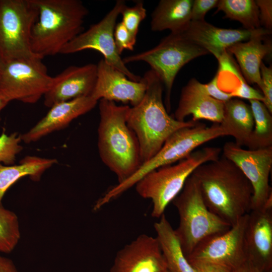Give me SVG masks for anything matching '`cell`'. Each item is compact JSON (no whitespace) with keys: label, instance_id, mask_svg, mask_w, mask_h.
I'll list each match as a JSON object with an SVG mask.
<instances>
[{"label":"cell","instance_id":"cell-33","mask_svg":"<svg viewBox=\"0 0 272 272\" xmlns=\"http://www.w3.org/2000/svg\"><path fill=\"white\" fill-rule=\"evenodd\" d=\"M218 0H194L191 11V21H205L206 14L217 7Z\"/></svg>","mask_w":272,"mask_h":272},{"label":"cell","instance_id":"cell-24","mask_svg":"<svg viewBox=\"0 0 272 272\" xmlns=\"http://www.w3.org/2000/svg\"><path fill=\"white\" fill-rule=\"evenodd\" d=\"M154 226L167 270L169 272H195L181 248L175 230L164 214Z\"/></svg>","mask_w":272,"mask_h":272},{"label":"cell","instance_id":"cell-20","mask_svg":"<svg viewBox=\"0 0 272 272\" xmlns=\"http://www.w3.org/2000/svg\"><path fill=\"white\" fill-rule=\"evenodd\" d=\"M224 104L208 95L203 89L202 84L192 78L181 90L174 117L184 121L191 115L194 121L203 119L220 124L223 118Z\"/></svg>","mask_w":272,"mask_h":272},{"label":"cell","instance_id":"cell-6","mask_svg":"<svg viewBox=\"0 0 272 272\" xmlns=\"http://www.w3.org/2000/svg\"><path fill=\"white\" fill-rule=\"evenodd\" d=\"M172 201L179 218L178 227L174 230L186 257L203 240L231 227L209 209L192 174Z\"/></svg>","mask_w":272,"mask_h":272},{"label":"cell","instance_id":"cell-39","mask_svg":"<svg viewBox=\"0 0 272 272\" xmlns=\"http://www.w3.org/2000/svg\"><path fill=\"white\" fill-rule=\"evenodd\" d=\"M232 272H262L254 266L249 261L247 260L244 263L233 270ZM272 272V271H268Z\"/></svg>","mask_w":272,"mask_h":272},{"label":"cell","instance_id":"cell-23","mask_svg":"<svg viewBox=\"0 0 272 272\" xmlns=\"http://www.w3.org/2000/svg\"><path fill=\"white\" fill-rule=\"evenodd\" d=\"M219 124L226 136L234 138L236 145L246 146L254 127L250 105L236 98L225 102L223 118Z\"/></svg>","mask_w":272,"mask_h":272},{"label":"cell","instance_id":"cell-37","mask_svg":"<svg viewBox=\"0 0 272 272\" xmlns=\"http://www.w3.org/2000/svg\"><path fill=\"white\" fill-rule=\"evenodd\" d=\"M188 261L195 272H232L233 271V269L227 266L215 263L197 260Z\"/></svg>","mask_w":272,"mask_h":272},{"label":"cell","instance_id":"cell-32","mask_svg":"<svg viewBox=\"0 0 272 272\" xmlns=\"http://www.w3.org/2000/svg\"><path fill=\"white\" fill-rule=\"evenodd\" d=\"M114 39L117 50L120 55L124 49L130 51L133 50L134 45L132 43L130 35L122 22L115 25Z\"/></svg>","mask_w":272,"mask_h":272},{"label":"cell","instance_id":"cell-7","mask_svg":"<svg viewBox=\"0 0 272 272\" xmlns=\"http://www.w3.org/2000/svg\"><path fill=\"white\" fill-rule=\"evenodd\" d=\"M226 136L219 124L211 126L198 122L195 125L180 128L173 133L160 150L149 160L143 163L128 179L118 183L97 200L102 207L129 189L150 172L163 166L173 164L190 155L205 143Z\"/></svg>","mask_w":272,"mask_h":272},{"label":"cell","instance_id":"cell-27","mask_svg":"<svg viewBox=\"0 0 272 272\" xmlns=\"http://www.w3.org/2000/svg\"><path fill=\"white\" fill-rule=\"evenodd\" d=\"M217 11L225 14L224 18L240 22L245 29L255 30L261 28L259 10L254 0H220Z\"/></svg>","mask_w":272,"mask_h":272},{"label":"cell","instance_id":"cell-34","mask_svg":"<svg viewBox=\"0 0 272 272\" xmlns=\"http://www.w3.org/2000/svg\"><path fill=\"white\" fill-rule=\"evenodd\" d=\"M259 10L260 26L266 30L271 31L272 28V1L256 0Z\"/></svg>","mask_w":272,"mask_h":272},{"label":"cell","instance_id":"cell-25","mask_svg":"<svg viewBox=\"0 0 272 272\" xmlns=\"http://www.w3.org/2000/svg\"><path fill=\"white\" fill-rule=\"evenodd\" d=\"M57 163L55 159L27 156L18 165L0 163V203L8 189L19 179L29 176L32 180L38 181L44 172Z\"/></svg>","mask_w":272,"mask_h":272},{"label":"cell","instance_id":"cell-4","mask_svg":"<svg viewBox=\"0 0 272 272\" xmlns=\"http://www.w3.org/2000/svg\"><path fill=\"white\" fill-rule=\"evenodd\" d=\"M38 12L30 36L32 51L43 58L60 53L83 32L88 10L80 0H34Z\"/></svg>","mask_w":272,"mask_h":272},{"label":"cell","instance_id":"cell-11","mask_svg":"<svg viewBox=\"0 0 272 272\" xmlns=\"http://www.w3.org/2000/svg\"><path fill=\"white\" fill-rule=\"evenodd\" d=\"M125 5L124 1H117L99 22L76 36L63 47L60 53L69 54L86 49L95 50L103 56L105 61L123 73L129 79L134 82L141 81L142 78L126 67L115 44L114 31L116 20Z\"/></svg>","mask_w":272,"mask_h":272},{"label":"cell","instance_id":"cell-41","mask_svg":"<svg viewBox=\"0 0 272 272\" xmlns=\"http://www.w3.org/2000/svg\"><path fill=\"white\" fill-rule=\"evenodd\" d=\"M1 63H2V60L0 59V70H1Z\"/></svg>","mask_w":272,"mask_h":272},{"label":"cell","instance_id":"cell-14","mask_svg":"<svg viewBox=\"0 0 272 272\" xmlns=\"http://www.w3.org/2000/svg\"><path fill=\"white\" fill-rule=\"evenodd\" d=\"M167 269L157 238L143 234L117 252L109 272H164Z\"/></svg>","mask_w":272,"mask_h":272},{"label":"cell","instance_id":"cell-30","mask_svg":"<svg viewBox=\"0 0 272 272\" xmlns=\"http://www.w3.org/2000/svg\"><path fill=\"white\" fill-rule=\"evenodd\" d=\"M21 134L13 132L10 134L4 132L0 135V163L6 165H14L17 155L23 147Z\"/></svg>","mask_w":272,"mask_h":272},{"label":"cell","instance_id":"cell-26","mask_svg":"<svg viewBox=\"0 0 272 272\" xmlns=\"http://www.w3.org/2000/svg\"><path fill=\"white\" fill-rule=\"evenodd\" d=\"M249 101L254 119V127L246 146L249 150L272 146L271 113L261 101Z\"/></svg>","mask_w":272,"mask_h":272},{"label":"cell","instance_id":"cell-21","mask_svg":"<svg viewBox=\"0 0 272 272\" xmlns=\"http://www.w3.org/2000/svg\"><path fill=\"white\" fill-rule=\"evenodd\" d=\"M266 36H254L246 42H237L227 49L229 54L235 56L247 82L257 84L259 88L262 60L272 51L271 42L265 40Z\"/></svg>","mask_w":272,"mask_h":272},{"label":"cell","instance_id":"cell-18","mask_svg":"<svg viewBox=\"0 0 272 272\" xmlns=\"http://www.w3.org/2000/svg\"><path fill=\"white\" fill-rule=\"evenodd\" d=\"M97 76V65H71L53 77L50 89L44 95V104L50 108L59 103L91 96Z\"/></svg>","mask_w":272,"mask_h":272},{"label":"cell","instance_id":"cell-8","mask_svg":"<svg viewBox=\"0 0 272 272\" xmlns=\"http://www.w3.org/2000/svg\"><path fill=\"white\" fill-rule=\"evenodd\" d=\"M202 48L188 40L182 32L170 33L154 47L122 58L125 64L144 61L160 79L165 89V106L171 109V94L175 78L180 70L191 60L208 54Z\"/></svg>","mask_w":272,"mask_h":272},{"label":"cell","instance_id":"cell-19","mask_svg":"<svg viewBox=\"0 0 272 272\" xmlns=\"http://www.w3.org/2000/svg\"><path fill=\"white\" fill-rule=\"evenodd\" d=\"M98 101L91 96L76 98L54 105L47 113L28 131L21 135L29 144L66 127L74 119L93 109Z\"/></svg>","mask_w":272,"mask_h":272},{"label":"cell","instance_id":"cell-22","mask_svg":"<svg viewBox=\"0 0 272 272\" xmlns=\"http://www.w3.org/2000/svg\"><path fill=\"white\" fill-rule=\"evenodd\" d=\"M192 3L193 0H161L151 14V30L182 32L191 22Z\"/></svg>","mask_w":272,"mask_h":272},{"label":"cell","instance_id":"cell-28","mask_svg":"<svg viewBox=\"0 0 272 272\" xmlns=\"http://www.w3.org/2000/svg\"><path fill=\"white\" fill-rule=\"evenodd\" d=\"M21 238L19 222L16 214L0 203V252L11 253Z\"/></svg>","mask_w":272,"mask_h":272},{"label":"cell","instance_id":"cell-40","mask_svg":"<svg viewBox=\"0 0 272 272\" xmlns=\"http://www.w3.org/2000/svg\"><path fill=\"white\" fill-rule=\"evenodd\" d=\"M10 102L0 95V113ZM1 120L0 116V121Z\"/></svg>","mask_w":272,"mask_h":272},{"label":"cell","instance_id":"cell-3","mask_svg":"<svg viewBox=\"0 0 272 272\" xmlns=\"http://www.w3.org/2000/svg\"><path fill=\"white\" fill-rule=\"evenodd\" d=\"M99 101V156L120 183L131 177L142 165L137 138L126 122L129 106L118 105L104 99Z\"/></svg>","mask_w":272,"mask_h":272},{"label":"cell","instance_id":"cell-17","mask_svg":"<svg viewBox=\"0 0 272 272\" xmlns=\"http://www.w3.org/2000/svg\"><path fill=\"white\" fill-rule=\"evenodd\" d=\"M97 76L91 96L98 101L104 99L130 104L132 107L143 99L147 88L142 77L140 82L129 79L123 73L108 64L102 58L97 64Z\"/></svg>","mask_w":272,"mask_h":272},{"label":"cell","instance_id":"cell-29","mask_svg":"<svg viewBox=\"0 0 272 272\" xmlns=\"http://www.w3.org/2000/svg\"><path fill=\"white\" fill-rule=\"evenodd\" d=\"M120 14L122 15L121 22L127 30L132 43L135 45L139 26L147 15L144 3L142 1H138L132 7L125 5Z\"/></svg>","mask_w":272,"mask_h":272},{"label":"cell","instance_id":"cell-2","mask_svg":"<svg viewBox=\"0 0 272 272\" xmlns=\"http://www.w3.org/2000/svg\"><path fill=\"white\" fill-rule=\"evenodd\" d=\"M143 78L147 85L145 95L139 104L129 107L126 116L127 124L139 142L142 164L152 158L175 131L199 122L180 121L169 115L163 100V85L157 74L150 69Z\"/></svg>","mask_w":272,"mask_h":272},{"label":"cell","instance_id":"cell-16","mask_svg":"<svg viewBox=\"0 0 272 272\" xmlns=\"http://www.w3.org/2000/svg\"><path fill=\"white\" fill-rule=\"evenodd\" d=\"M244 241L247 260L262 272L272 271V208L248 213Z\"/></svg>","mask_w":272,"mask_h":272},{"label":"cell","instance_id":"cell-15","mask_svg":"<svg viewBox=\"0 0 272 272\" xmlns=\"http://www.w3.org/2000/svg\"><path fill=\"white\" fill-rule=\"evenodd\" d=\"M181 32L188 40L213 54L219 60L232 45L255 35H269L271 31L262 27L255 30L221 28L205 20L191 21Z\"/></svg>","mask_w":272,"mask_h":272},{"label":"cell","instance_id":"cell-12","mask_svg":"<svg viewBox=\"0 0 272 272\" xmlns=\"http://www.w3.org/2000/svg\"><path fill=\"white\" fill-rule=\"evenodd\" d=\"M222 150V155L234 163L250 182L253 190L252 210L263 208L272 199L269 182L272 146L249 150L228 142L225 143Z\"/></svg>","mask_w":272,"mask_h":272},{"label":"cell","instance_id":"cell-9","mask_svg":"<svg viewBox=\"0 0 272 272\" xmlns=\"http://www.w3.org/2000/svg\"><path fill=\"white\" fill-rule=\"evenodd\" d=\"M38 16L34 0H0L2 61L41 58L30 46L31 32Z\"/></svg>","mask_w":272,"mask_h":272},{"label":"cell","instance_id":"cell-13","mask_svg":"<svg viewBox=\"0 0 272 272\" xmlns=\"http://www.w3.org/2000/svg\"><path fill=\"white\" fill-rule=\"evenodd\" d=\"M248 216H242L227 231L203 240L187 259L215 263L233 270L242 265L247 260L244 237Z\"/></svg>","mask_w":272,"mask_h":272},{"label":"cell","instance_id":"cell-31","mask_svg":"<svg viewBox=\"0 0 272 272\" xmlns=\"http://www.w3.org/2000/svg\"><path fill=\"white\" fill-rule=\"evenodd\" d=\"M261 86L263 97L262 103L272 113V67L261 63L260 67Z\"/></svg>","mask_w":272,"mask_h":272},{"label":"cell","instance_id":"cell-36","mask_svg":"<svg viewBox=\"0 0 272 272\" xmlns=\"http://www.w3.org/2000/svg\"><path fill=\"white\" fill-rule=\"evenodd\" d=\"M202 88L208 95L218 100L225 102L233 98L231 93L225 92L219 88L218 74L210 82L202 84Z\"/></svg>","mask_w":272,"mask_h":272},{"label":"cell","instance_id":"cell-1","mask_svg":"<svg viewBox=\"0 0 272 272\" xmlns=\"http://www.w3.org/2000/svg\"><path fill=\"white\" fill-rule=\"evenodd\" d=\"M209 209L231 226L252 210V186L239 168L223 155L192 173Z\"/></svg>","mask_w":272,"mask_h":272},{"label":"cell","instance_id":"cell-35","mask_svg":"<svg viewBox=\"0 0 272 272\" xmlns=\"http://www.w3.org/2000/svg\"><path fill=\"white\" fill-rule=\"evenodd\" d=\"M230 93L233 98L245 99L248 100H257L262 102L263 100L262 93L248 85L245 81L241 82L240 86Z\"/></svg>","mask_w":272,"mask_h":272},{"label":"cell","instance_id":"cell-5","mask_svg":"<svg viewBox=\"0 0 272 272\" xmlns=\"http://www.w3.org/2000/svg\"><path fill=\"white\" fill-rule=\"evenodd\" d=\"M221 149L206 147L195 150L177 164L161 167L146 174L134 185L137 193L153 203L152 216L160 218L199 166L219 158Z\"/></svg>","mask_w":272,"mask_h":272},{"label":"cell","instance_id":"cell-10","mask_svg":"<svg viewBox=\"0 0 272 272\" xmlns=\"http://www.w3.org/2000/svg\"><path fill=\"white\" fill-rule=\"evenodd\" d=\"M39 58L2 61L0 95L9 102L33 104L51 87L53 77Z\"/></svg>","mask_w":272,"mask_h":272},{"label":"cell","instance_id":"cell-38","mask_svg":"<svg viewBox=\"0 0 272 272\" xmlns=\"http://www.w3.org/2000/svg\"><path fill=\"white\" fill-rule=\"evenodd\" d=\"M0 272H19L13 261L0 255Z\"/></svg>","mask_w":272,"mask_h":272},{"label":"cell","instance_id":"cell-42","mask_svg":"<svg viewBox=\"0 0 272 272\" xmlns=\"http://www.w3.org/2000/svg\"><path fill=\"white\" fill-rule=\"evenodd\" d=\"M164 272H169V271L167 269V270H166V271H165Z\"/></svg>","mask_w":272,"mask_h":272}]
</instances>
